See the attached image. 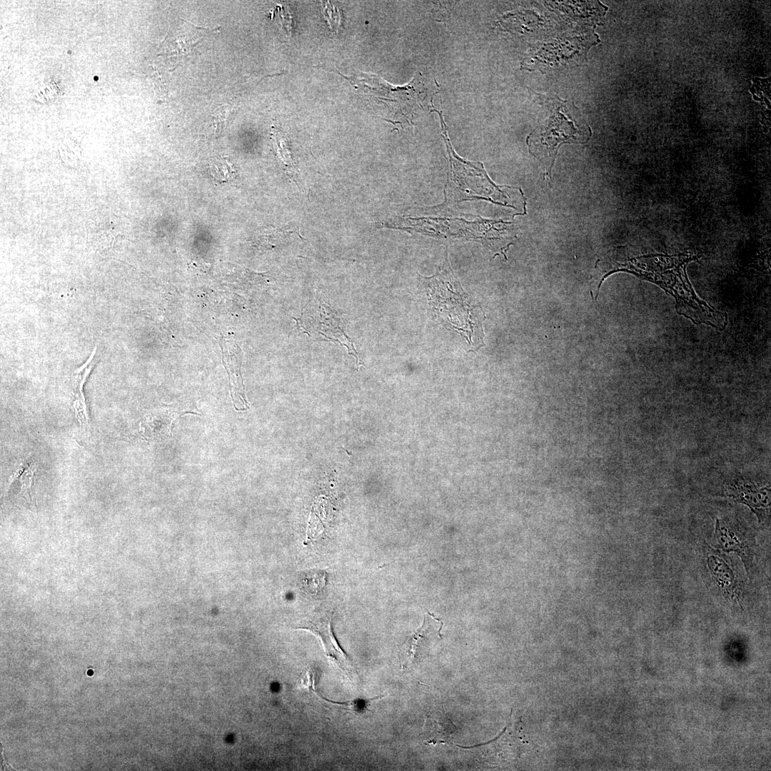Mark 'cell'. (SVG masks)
Returning <instances> with one entry per match:
<instances>
[{
  "label": "cell",
  "mask_w": 771,
  "mask_h": 771,
  "mask_svg": "<svg viewBox=\"0 0 771 771\" xmlns=\"http://www.w3.org/2000/svg\"><path fill=\"white\" fill-rule=\"evenodd\" d=\"M697 258L689 251L673 255L652 254L633 258L618 271L632 273L659 286L675 298L677 313L693 323H703L722 331L727 323V313L701 300L688 279L686 267Z\"/></svg>",
  "instance_id": "1"
},
{
  "label": "cell",
  "mask_w": 771,
  "mask_h": 771,
  "mask_svg": "<svg viewBox=\"0 0 771 771\" xmlns=\"http://www.w3.org/2000/svg\"><path fill=\"white\" fill-rule=\"evenodd\" d=\"M558 104L548 121L532 133L530 141V148H532L530 151L533 154L538 153V155L539 153L550 157L553 163L559 145L570 142L572 139L575 142L580 136V132L573 122L563 114L565 105H561L560 102H558Z\"/></svg>",
  "instance_id": "2"
},
{
  "label": "cell",
  "mask_w": 771,
  "mask_h": 771,
  "mask_svg": "<svg viewBox=\"0 0 771 771\" xmlns=\"http://www.w3.org/2000/svg\"><path fill=\"white\" fill-rule=\"evenodd\" d=\"M333 613L331 610L316 612L305 619L297 628L307 630L317 636L331 663L351 679L353 672L352 663L334 637L331 624Z\"/></svg>",
  "instance_id": "3"
},
{
  "label": "cell",
  "mask_w": 771,
  "mask_h": 771,
  "mask_svg": "<svg viewBox=\"0 0 771 771\" xmlns=\"http://www.w3.org/2000/svg\"><path fill=\"white\" fill-rule=\"evenodd\" d=\"M96 351L97 346H95L85 363L75 368L69 376V404L76 420L82 428H87L90 424V416L84 393V386L98 361L99 356Z\"/></svg>",
  "instance_id": "4"
},
{
  "label": "cell",
  "mask_w": 771,
  "mask_h": 771,
  "mask_svg": "<svg viewBox=\"0 0 771 771\" xmlns=\"http://www.w3.org/2000/svg\"><path fill=\"white\" fill-rule=\"evenodd\" d=\"M727 495L734 501L747 505L760 522L770 505V490L768 486L758 488L752 483L737 482L727 487Z\"/></svg>",
  "instance_id": "5"
},
{
  "label": "cell",
  "mask_w": 771,
  "mask_h": 771,
  "mask_svg": "<svg viewBox=\"0 0 771 771\" xmlns=\"http://www.w3.org/2000/svg\"><path fill=\"white\" fill-rule=\"evenodd\" d=\"M707 565L715 583L727 598H735L738 595L737 584L732 570L727 564L715 556L707 558Z\"/></svg>",
  "instance_id": "6"
},
{
  "label": "cell",
  "mask_w": 771,
  "mask_h": 771,
  "mask_svg": "<svg viewBox=\"0 0 771 771\" xmlns=\"http://www.w3.org/2000/svg\"><path fill=\"white\" fill-rule=\"evenodd\" d=\"M455 730L453 722L440 712L426 717L425 731L428 742H445Z\"/></svg>",
  "instance_id": "7"
},
{
  "label": "cell",
  "mask_w": 771,
  "mask_h": 771,
  "mask_svg": "<svg viewBox=\"0 0 771 771\" xmlns=\"http://www.w3.org/2000/svg\"><path fill=\"white\" fill-rule=\"evenodd\" d=\"M37 473V465L33 459L22 460L15 468L10 481L19 478L21 494L28 503H32L31 488Z\"/></svg>",
  "instance_id": "8"
},
{
  "label": "cell",
  "mask_w": 771,
  "mask_h": 771,
  "mask_svg": "<svg viewBox=\"0 0 771 771\" xmlns=\"http://www.w3.org/2000/svg\"><path fill=\"white\" fill-rule=\"evenodd\" d=\"M715 537L718 547L724 551H734L737 553L743 562L747 560V553L743 543L725 528L721 527L718 519H716Z\"/></svg>",
  "instance_id": "9"
},
{
  "label": "cell",
  "mask_w": 771,
  "mask_h": 771,
  "mask_svg": "<svg viewBox=\"0 0 771 771\" xmlns=\"http://www.w3.org/2000/svg\"><path fill=\"white\" fill-rule=\"evenodd\" d=\"M236 114V109L231 104L221 105L215 109L213 119L217 134H220L227 127Z\"/></svg>",
  "instance_id": "10"
},
{
  "label": "cell",
  "mask_w": 771,
  "mask_h": 771,
  "mask_svg": "<svg viewBox=\"0 0 771 771\" xmlns=\"http://www.w3.org/2000/svg\"><path fill=\"white\" fill-rule=\"evenodd\" d=\"M322 12L333 31H337L341 24L339 11L328 1L322 2Z\"/></svg>",
  "instance_id": "11"
},
{
  "label": "cell",
  "mask_w": 771,
  "mask_h": 771,
  "mask_svg": "<svg viewBox=\"0 0 771 771\" xmlns=\"http://www.w3.org/2000/svg\"><path fill=\"white\" fill-rule=\"evenodd\" d=\"M212 175L221 181H226L232 177L233 171L226 159L216 161L210 166Z\"/></svg>",
  "instance_id": "12"
},
{
  "label": "cell",
  "mask_w": 771,
  "mask_h": 771,
  "mask_svg": "<svg viewBox=\"0 0 771 771\" xmlns=\"http://www.w3.org/2000/svg\"><path fill=\"white\" fill-rule=\"evenodd\" d=\"M324 580L323 575H321L320 573H309L306 575L304 579V585L309 591L312 593L318 592V589H320L324 585V582L318 583V580Z\"/></svg>",
  "instance_id": "13"
},
{
  "label": "cell",
  "mask_w": 771,
  "mask_h": 771,
  "mask_svg": "<svg viewBox=\"0 0 771 771\" xmlns=\"http://www.w3.org/2000/svg\"><path fill=\"white\" fill-rule=\"evenodd\" d=\"M383 697V696H380V697H375V698H373V699H368V700H366V699H356V700H353L348 701V702H333V701H329V702H331L336 703V704L346 705L350 709L353 710L354 712H356L358 713H361V712H364V710H366L367 709L368 705H369V704L371 703V702L373 700H374L376 698H378V697Z\"/></svg>",
  "instance_id": "14"
},
{
  "label": "cell",
  "mask_w": 771,
  "mask_h": 771,
  "mask_svg": "<svg viewBox=\"0 0 771 771\" xmlns=\"http://www.w3.org/2000/svg\"><path fill=\"white\" fill-rule=\"evenodd\" d=\"M318 675L317 674V671L314 669L308 670L301 680V684L303 686L308 687L307 689H311L314 691L316 688L315 685L318 681Z\"/></svg>",
  "instance_id": "15"
}]
</instances>
